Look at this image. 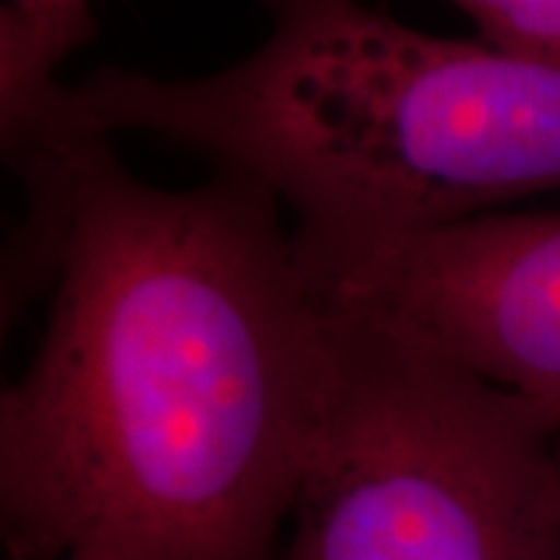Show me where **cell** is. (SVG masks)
I'll use <instances>...</instances> for the list:
<instances>
[{
	"mask_svg": "<svg viewBox=\"0 0 560 560\" xmlns=\"http://www.w3.org/2000/svg\"><path fill=\"white\" fill-rule=\"evenodd\" d=\"M20 237L54 283L0 399L10 560H278L330 364L280 200L135 178L101 135H20Z\"/></svg>",
	"mask_w": 560,
	"mask_h": 560,
	"instance_id": "6da1fadb",
	"label": "cell"
},
{
	"mask_svg": "<svg viewBox=\"0 0 560 560\" xmlns=\"http://www.w3.org/2000/svg\"><path fill=\"white\" fill-rule=\"evenodd\" d=\"M265 7L271 32L241 62L60 81L3 138L160 135L265 184L312 237L415 234L560 187V66L361 0Z\"/></svg>",
	"mask_w": 560,
	"mask_h": 560,
	"instance_id": "7a4b0ae2",
	"label": "cell"
},
{
	"mask_svg": "<svg viewBox=\"0 0 560 560\" xmlns=\"http://www.w3.org/2000/svg\"><path fill=\"white\" fill-rule=\"evenodd\" d=\"M327 312L278 560H560V420L411 334Z\"/></svg>",
	"mask_w": 560,
	"mask_h": 560,
	"instance_id": "3957f363",
	"label": "cell"
},
{
	"mask_svg": "<svg viewBox=\"0 0 560 560\" xmlns=\"http://www.w3.org/2000/svg\"><path fill=\"white\" fill-rule=\"evenodd\" d=\"M293 237L324 305L411 334L560 420V212Z\"/></svg>",
	"mask_w": 560,
	"mask_h": 560,
	"instance_id": "277c9868",
	"label": "cell"
},
{
	"mask_svg": "<svg viewBox=\"0 0 560 560\" xmlns=\"http://www.w3.org/2000/svg\"><path fill=\"white\" fill-rule=\"evenodd\" d=\"M91 0H7L0 13V125L60 84V62L91 38Z\"/></svg>",
	"mask_w": 560,
	"mask_h": 560,
	"instance_id": "5b68a950",
	"label": "cell"
},
{
	"mask_svg": "<svg viewBox=\"0 0 560 560\" xmlns=\"http://www.w3.org/2000/svg\"><path fill=\"white\" fill-rule=\"evenodd\" d=\"M480 28V40L560 66V0H448Z\"/></svg>",
	"mask_w": 560,
	"mask_h": 560,
	"instance_id": "8992f818",
	"label": "cell"
}]
</instances>
